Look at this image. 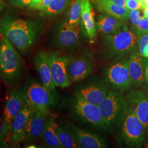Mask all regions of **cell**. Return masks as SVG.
I'll use <instances>...</instances> for the list:
<instances>
[{"mask_svg": "<svg viewBox=\"0 0 148 148\" xmlns=\"http://www.w3.org/2000/svg\"><path fill=\"white\" fill-rule=\"evenodd\" d=\"M9 147V145L5 141L0 140V148H8Z\"/></svg>", "mask_w": 148, "mask_h": 148, "instance_id": "f35d334b", "label": "cell"}, {"mask_svg": "<svg viewBox=\"0 0 148 148\" xmlns=\"http://www.w3.org/2000/svg\"><path fill=\"white\" fill-rule=\"evenodd\" d=\"M36 110L35 108L27 103L25 106L14 118L10 137L11 142L13 144H18L25 140L27 123L32 114Z\"/></svg>", "mask_w": 148, "mask_h": 148, "instance_id": "5bb4252c", "label": "cell"}, {"mask_svg": "<svg viewBox=\"0 0 148 148\" xmlns=\"http://www.w3.org/2000/svg\"><path fill=\"white\" fill-rule=\"evenodd\" d=\"M138 41L139 37L134 32L124 25L116 33L106 35L103 43L110 57H120L133 52Z\"/></svg>", "mask_w": 148, "mask_h": 148, "instance_id": "277c9868", "label": "cell"}, {"mask_svg": "<svg viewBox=\"0 0 148 148\" xmlns=\"http://www.w3.org/2000/svg\"><path fill=\"white\" fill-rule=\"evenodd\" d=\"M142 90L146 95L148 96V84L147 83L144 84L142 88Z\"/></svg>", "mask_w": 148, "mask_h": 148, "instance_id": "8d00e7d4", "label": "cell"}, {"mask_svg": "<svg viewBox=\"0 0 148 148\" xmlns=\"http://www.w3.org/2000/svg\"><path fill=\"white\" fill-rule=\"evenodd\" d=\"M128 70L132 85L139 87L145 83V68L143 57L139 52H134L127 60Z\"/></svg>", "mask_w": 148, "mask_h": 148, "instance_id": "d6986e66", "label": "cell"}, {"mask_svg": "<svg viewBox=\"0 0 148 148\" xmlns=\"http://www.w3.org/2000/svg\"><path fill=\"white\" fill-rule=\"evenodd\" d=\"M138 37L148 32V18L143 17L136 26L133 27Z\"/></svg>", "mask_w": 148, "mask_h": 148, "instance_id": "83f0119b", "label": "cell"}, {"mask_svg": "<svg viewBox=\"0 0 148 148\" xmlns=\"http://www.w3.org/2000/svg\"><path fill=\"white\" fill-rule=\"evenodd\" d=\"M35 68L40 75L43 85L52 91L56 90V86L53 84L47 52H39L34 59Z\"/></svg>", "mask_w": 148, "mask_h": 148, "instance_id": "ac0fdd59", "label": "cell"}, {"mask_svg": "<svg viewBox=\"0 0 148 148\" xmlns=\"http://www.w3.org/2000/svg\"><path fill=\"white\" fill-rule=\"evenodd\" d=\"M23 62L11 41L2 35L0 40V77L7 84L17 81L21 75Z\"/></svg>", "mask_w": 148, "mask_h": 148, "instance_id": "3957f363", "label": "cell"}, {"mask_svg": "<svg viewBox=\"0 0 148 148\" xmlns=\"http://www.w3.org/2000/svg\"><path fill=\"white\" fill-rule=\"evenodd\" d=\"M128 107L132 109L144 127L148 137V96L142 90H132L125 97Z\"/></svg>", "mask_w": 148, "mask_h": 148, "instance_id": "7c38bea8", "label": "cell"}, {"mask_svg": "<svg viewBox=\"0 0 148 148\" xmlns=\"http://www.w3.org/2000/svg\"><path fill=\"white\" fill-rule=\"evenodd\" d=\"M141 1H145V0H141Z\"/></svg>", "mask_w": 148, "mask_h": 148, "instance_id": "ee69618b", "label": "cell"}, {"mask_svg": "<svg viewBox=\"0 0 148 148\" xmlns=\"http://www.w3.org/2000/svg\"><path fill=\"white\" fill-rule=\"evenodd\" d=\"M71 0H53L46 8L43 11V13L47 16L56 15L64 11L69 5Z\"/></svg>", "mask_w": 148, "mask_h": 148, "instance_id": "d4e9b609", "label": "cell"}, {"mask_svg": "<svg viewBox=\"0 0 148 148\" xmlns=\"http://www.w3.org/2000/svg\"><path fill=\"white\" fill-rule=\"evenodd\" d=\"M13 5L18 7H27L38 10L41 2L39 0H9Z\"/></svg>", "mask_w": 148, "mask_h": 148, "instance_id": "4316f807", "label": "cell"}, {"mask_svg": "<svg viewBox=\"0 0 148 148\" xmlns=\"http://www.w3.org/2000/svg\"><path fill=\"white\" fill-rule=\"evenodd\" d=\"M53 0H43L41 4L39 6L38 10L43 11L45 8H46L49 4Z\"/></svg>", "mask_w": 148, "mask_h": 148, "instance_id": "836d02e7", "label": "cell"}, {"mask_svg": "<svg viewBox=\"0 0 148 148\" xmlns=\"http://www.w3.org/2000/svg\"><path fill=\"white\" fill-rule=\"evenodd\" d=\"M126 7L129 10L142 9V1L141 0H126Z\"/></svg>", "mask_w": 148, "mask_h": 148, "instance_id": "4dcf8cb0", "label": "cell"}, {"mask_svg": "<svg viewBox=\"0 0 148 148\" xmlns=\"http://www.w3.org/2000/svg\"><path fill=\"white\" fill-rule=\"evenodd\" d=\"M144 62L145 68V83L148 84V58L144 57Z\"/></svg>", "mask_w": 148, "mask_h": 148, "instance_id": "d6a6232c", "label": "cell"}, {"mask_svg": "<svg viewBox=\"0 0 148 148\" xmlns=\"http://www.w3.org/2000/svg\"><path fill=\"white\" fill-rule=\"evenodd\" d=\"M5 6V3L3 0H0V11H2Z\"/></svg>", "mask_w": 148, "mask_h": 148, "instance_id": "ab89813d", "label": "cell"}, {"mask_svg": "<svg viewBox=\"0 0 148 148\" xmlns=\"http://www.w3.org/2000/svg\"><path fill=\"white\" fill-rule=\"evenodd\" d=\"M107 128L114 131L120 126L128 110L127 101L118 90H109L98 104Z\"/></svg>", "mask_w": 148, "mask_h": 148, "instance_id": "7a4b0ae2", "label": "cell"}, {"mask_svg": "<svg viewBox=\"0 0 148 148\" xmlns=\"http://www.w3.org/2000/svg\"><path fill=\"white\" fill-rule=\"evenodd\" d=\"M73 108L78 116L85 122L98 129H107L98 105L86 102L75 97Z\"/></svg>", "mask_w": 148, "mask_h": 148, "instance_id": "30bf717a", "label": "cell"}, {"mask_svg": "<svg viewBox=\"0 0 148 148\" xmlns=\"http://www.w3.org/2000/svg\"><path fill=\"white\" fill-rule=\"evenodd\" d=\"M26 104V101L20 90H11L7 93L3 107V120L11 133L14 118Z\"/></svg>", "mask_w": 148, "mask_h": 148, "instance_id": "8fae6325", "label": "cell"}, {"mask_svg": "<svg viewBox=\"0 0 148 148\" xmlns=\"http://www.w3.org/2000/svg\"><path fill=\"white\" fill-rule=\"evenodd\" d=\"M48 54L54 85L60 88L68 87L71 84L68 71L70 57L59 52H49Z\"/></svg>", "mask_w": 148, "mask_h": 148, "instance_id": "ba28073f", "label": "cell"}, {"mask_svg": "<svg viewBox=\"0 0 148 148\" xmlns=\"http://www.w3.org/2000/svg\"><path fill=\"white\" fill-rule=\"evenodd\" d=\"M8 136L11 137V133L4 120L0 117V140L5 141Z\"/></svg>", "mask_w": 148, "mask_h": 148, "instance_id": "f546056e", "label": "cell"}, {"mask_svg": "<svg viewBox=\"0 0 148 148\" xmlns=\"http://www.w3.org/2000/svg\"><path fill=\"white\" fill-rule=\"evenodd\" d=\"M80 23L69 24L64 22L59 27L56 36V42L59 47L71 48L75 47L79 41L81 35Z\"/></svg>", "mask_w": 148, "mask_h": 148, "instance_id": "9a60e30c", "label": "cell"}, {"mask_svg": "<svg viewBox=\"0 0 148 148\" xmlns=\"http://www.w3.org/2000/svg\"><path fill=\"white\" fill-rule=\"evenodd\" d=\"M54 129L58 138L59 141L63 148H79L72 135L66 130L60 126L55 121L53 122Z\"/></svg>", "mask_w": 148, "mask_h": 148, "instance_id": "cb8c5ba5", "label": "cell"}, {"mask_svg": "<svg viewBox=\"0 0 148 148\" xmlns=\"http://www.w3.org/2000/svg\"><path fill=\"white\" fill-rule=\"evenodd\" d=\"M147 44H148V32L139 37L138 45L139 52L143 50V48Z\"/></svg>", "mask_w": 148, "mask_h": 148, "instance_id": "1f68e13d", "label": "cell"}, {"mask_svg": "<svg viewBox=\"0 0 148 148\" xmlns=\"http://www.w3.org/2000/svg\"><path fill=\"white\" fill-rule=\"evenodd\" d=\"M39 1H41V2H42L43 0H39Z\"/></svg>", "mask_w": 148, "mask_h": 148, "instance_id": "7bdbcfd3", "label": "cell"}, {"mask_svg": "<svg viewBox=\"0 0 148 148\" xmlns=\"http://www.w3.org/2000/svg\"><path fill=\"white\" fill-rule=\"evenodd\" d=\"M142 146H143V148H148V139L146 141H144Z\"/></svg>", "mask_w": 148, "mask_h": 148, "instance_id": "b9f144b4", "label": "cell"}, {"mask_svg": "<svg viewBox=\"0 0 148 148\" xmlns=\"http://www.w3.org/2000/svg\"><path fill=\"white\" fill-rule=\"evenodd\" d=\"M54 121V120L52 117H50L48 120L43 134V140L50 148H63L59 142L54 131L53 126Z\"/></svg>", "mask_w": 148, "mask_h": 148, "instance_id": "603a6c76", "label": "cell"}, {"mask_svg": "<svg viewBox=\"0 0 148 148\" xmlns=\"http://www.w3.org/2000/svg\"><path fill=\"white\" fill-rule=\"evenodd\" d=\"M98 10L112 16L123 22L129 19L130 10L125 6L119 5L109 0H92Z\"/></svg>", "mask_w": 148, "mask_h": 148, "instance_id": "ffe728a7", "label": "cell"}, {"mask_svg": "<svg viewBox=\"0 0 148 148\" xmlns=\"http://www.w3.org/2000/svg\"><path fill=\"white\" fill-rule=\"evenodd\" d=\"M95 13L90 0H83L81 18L86 34L91 41H93L97 34V27L95 20Z\"/></svg>", "mask_w": 148, "mask_h": 148, "instance_id": "44dd1931", "label": "cell"}, {"mask_svg": "<svg viewBox=\"0 0 148 148\" xmlns=\"http://www.w3.org/2000/svg\"><path fill=\"white\" fill-rule=\"evenodd\" d=\"M95 62L92 53H88L69 58L68 71L71 82H79L93 73Z\"/></svg>", "mask_w": 148, "mask_h": 148, "instance_id": "52a82bcc", "label": "cell"}, {"mask_svg": "<svg viewBox=\"0 0 148 148\" xmlns=\"http://www.w3.org/2000/svg\"><path fill=\"white\" fill-rule=\"evenodd\" d=\"M83 0H75L71 7L67 22L73 25L79 23L81 17V11Z\"/></svg>", "mask_w": 148, "mask_h": 148, "instance_id": "484cf974", "label": "cell"}, {"mask_svg": "<svg viewBox=\"0 0 148 148\" xmlns=\"http://www.w3.org/2000/svg\"><path fill=\"white\" fill-rule=\"evenodd\" d=\"M139 53L143 57L148 58V44L144 47L143 50Z\"/></svg>", "mask_w": 148, "mask_h": 148, "instance_id": "e575fe53", "label": "cell"}, {"mask_svg": "<svg viewBox=\"0 0 148 148\" xmlns=\"http://www.w3.org/2000/svg\"><path fill=\"white\" fill-rule=\"evenodd\" d=\"M108 92V88L105 84L98 82L77 90L75 95L82 101L98 105L104 99Z\"/></svg>", "mask_w": 148, "mask_h": 148, "instance_id": "2e32d148", "label": "cell"}, {"mask_svg": "<svg viewBox=\"0 0 148 148\" xmlns=\"http://www.w3.org/2000/svg\"><path fill=\"white\" fill-rule=\"evenodd\" d=\"M106 73L109 84L117 90L125 91L131 87L132 83L127 60H120L112 64Z\"/></svg>", "mask_w": 148, "mask_h": 148, "instance_id": "9c48e42d", "label": "cell"}, {"mask_svg": "<svg viewBox=\"0 0 148 148\" xmlns=\"http://www.w3.org/2000/svg\"><path fill=\"white\" fill-rule=\"evenodd\" d=\"M143 17L145 18H148V6L145 7L143 8Z\"/></svg>", "mask_w": 148, "mask_h": 148, "instance_id": "74e56055", "label": "cell"}, {"mask_svg": "<svg viewBox=\"0 0 148 148\" xmlns=\"http://www.w3.org/2000/svg\"><path fill=\"white\" fill-rule=\"evenodd\" d=\"M143 16L141 15L140 10H130L129 19L131 21L133 25V27L136 26L139 21L142 19Z\"/></svg>", "mask_w": 148, "mask_h": 148, "instance_id": "f1b7e54d", "label": "cell"}, {"mask_svg": "<svg viewBox=\"0 0 148 148\" xmlns=\"http://www.w3.org/2000/svg\"><path fill=\"white\" fill-rule=\"evenodd\" d=\"M147 6H148V0L142 1V10Z\"/></svg>", "mask_w": 148, "mask_h": 148, "instance_id": "60d3db41", "label": "cell"}, {"mask_svg": "<svg viewBox=\"0 0 148 148\" xmlns=\"http://www.w3.org/2000/svg\"><path fill=\"white\" fill-rule=\"evenodd\" d=\"M34 21L5 16L0 21V32L21 53H27L34 46L38 34Z\"/></svg>", "mask_w": 148, "mask_h": 148, "instance_id": "6da1fadb", "label": "cell"}, {"mask_svg": "<svg viewBox=\"0 0 148 148\" xmlns=\"http://www.w3.org/2000/svg\"><path fill=\"white\" fill-rule=\"evenodd\" d=\"M66 130L73 137L79 147L82 148H104L107 147L106 140L101 136L69 123Z\"/></svg>", "mask_w": 148, "mask_h": 148, "instance_id": "4fadbf2b", "label": "cell"}, {"mask_svg": "<svg viewBox=\"0 0 148 148\" xmlns=\"http://www.w3.org/2000/svg\"><path fill=\"white\" fill-rule=\"evenodd\" d=\"M20 92L29 104L47 115L49 109L56 103L53 91L37 82L29 84Z\"/></svg>", "mask_w": 148, "mask_h": 148, "instance_id": "5b68a950", "label": "cell"}, {"mask_svg": "<svg viewBox=\"0 0 148 148\" xmlns=\"http://www.w3.org/2000/svg\"><path fill=\"white\" fill-rule=\"evenodd\" d=\"M47 114L36 110L32 114L27 125L26 136L24 141L31 143L42 138L46 127Z\"/></svg>", "mask_w": 148, "mask_h": 148, "instance_id": "e0dca14e", "label": "cell"}, {"mask_svg": "<svg viewBox=\"0 0 148 148\" xmlns=\"http://www.w3.org/2000/svg\"><path fill=\"white\" fill-rule=\"evenodd\" d=\"M123 25V21L106 14L98 16L96 23L98 30L105 35L115 34L119 32Z\"/></svg>", "mask_w": 148, "mask_h": 148, "instance_id": "7402d4cb", "label": "cell"}, {"mask_svg": "<svg viewBox=\"0 0 148 148\" xmlns=\"http://www.w3.org/2000/svg\"><path fill=\"white\" fill-rule=\"evenodd\" d=\"M111 2L116 3L117 5H122L126 7V0H109Z\"/></svg>", "mask_w": 148, "mask_h": 148, "instance_id": "d590c367", "label": "cell"}, {"mask_svg": "<svg viewBox=\"0 0 148 148\" xmlns=\"http://www.w3.org/2000/svg\"><path fill=\"white\" fill-rule=\"evenodd\" d=\"M120 136L128 147L139 148L145 140V129L132 109L129 107L120 125Z\"/></svg>", "mask_w": 148, "mask_h": 148, "instance_id": "8992f818", "label": "cell"}]
</instances>
